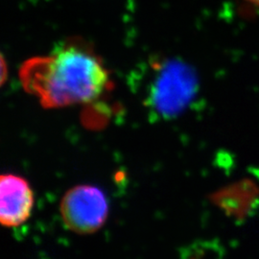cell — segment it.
<instances>
[{
  "mask_svg": "<svg viewBox=\"0 0 259 259\" xmlns=\"http://www.w3.org/2000/svg\"><path fill=\"white\" fill-rule=\"evenodd\" d=\"M23 89L44 108L92 102L110 83L99 57L81 40H69L47 56L29 59L19 70Z\"/></svg>",
  "mask_w": 259,
  "mask_h": 259,
  "instance_id": "cell-1",
  "label": "cell"
},
{
  "mask_svg": "<svg viewBox=\"0 0 259 259\" xmlns=\"http://www.w3.org/2000/svg\"><path fill=\"white\" fill-rule=\"evenodd\" d=\"M246 1L250 2V3H251V4H253V5H256V6H259V0H246Z\"/></svg>",
  "mask_w": 259,
  "mask_h": 259,
  "instance_id": "cell-7",
  "label": "cell"
},
{
  "mask_svg": "<svg viewBox=\"0 0 259 259\" xmlns=\"http://www.w3.org/2000/svg\"><path fill=\"white\" fill-rule=\"evenodd\" d=\"M60 214L66 230L78 235H92L99 232L107 222L109 203L100 188L76 185L63 196Z\"/></svg>",
  "mask_w": 259,
  "mask_h": 259,
  "instance_id": "cell-3",
  "label": "cell"
},
{
  "mask_svg": "<svg viewBox=\"0 0 259 259\" xmlns=\"http://www.w3.org/2000/svg\"><path fill=\"white\" fill-rule=\"evenodd\" d=\"M143 102L150 113L159 119L182 114L199 91V77L185 62L164 58L149 63Z\"/></svg>",
  "mask_w": 259,
  "mask_h": 259,
  "instance_id": "cell-2",
  "label": "cell"
},
{
  "mask_svg": "<svg viewBox=\"0 0 259 259\" xmlns=\"http://www.w3.org/2000/svg\"><path fill=\"white\" fill-rule=\"evenodd\" d=\"M35 204L27 181L18 175L0 178V222L4 228H18L28 221Z\"/></svg>",
  "mask_w": 259,
  "mask_h": 259,
  "instance_id": "cell-4",
  "label": "cell"
},
{
  "mask_svg": "<svg viewBox=\"0 0 259 259\" xmlns=\"http://www.w3.org/2000/svg\"><path fill=\"white\" fill-rule=\"evenodd\" d=\"M259 199V187L250 179L225 186L211 195V201L225 212L242 217L250 212Z\"/></svg>",
  "mask_w": 259,
  "mask_h": 259,
  "instance_id": "cell-5",
  "label": "cell"
},
{
  "mask_svg": "<svg viewBox=\"0 0 259 259\" xmlns=\"http://www.w3.org/2000/svg\"><path fill=\"white\" fill-rule=\"evenodd\" d=\"M7 79V67L6 62L4 61L3 56H1V84H3Z\"/></svg>",
  "mask_w": 259,
  "mask_h": 259,
  "instance_id": "cell-6",
  "label": "cell"
}]
</instances>
